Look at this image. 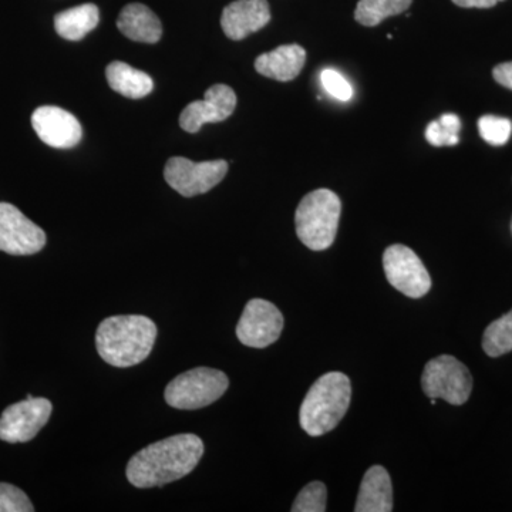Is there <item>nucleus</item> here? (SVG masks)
I'll return each mask as SVG.
<instances>
[{"mask_svg": "<svg viewBox=\"0 0 512 512\" xmlns=\"http://www.w3.org/2000/svg\"><path fill=\"white\" fill-rule=\"evenodd\" d=\"M229 387L227 375L210 367H197L175 377L165 387V402L174 409L197 410L224 396Z\"/></svg>", "mask_w": 512, "mask_h": 512, "instance_id": "obj_5", "label": "nucleus"}, {"mask_svg": "<svg viewBox=\"0 0 512 512\" xmlns=\"http://www.w3.org/2000/svg\"><path fill=\"white\" fill-rule=\"evenodd\" d=\"M284 329V316L274 303L252 299L245 306L237 326L242 345L264 349L275 343Z\"/></svg>", "mask_w": 512, "mask_h": 512, "instance_id": "obj_10", "label": "nucleus"}, {"mask_svg": "<svg viewBox=\"0 0 512 512\" xmlns=\"http://www.w3.org/2000/svg\"><path fill=\"white\" fill-rule=\"evenodd\" d=\"M483 349L490 357L512 352V311L488 325L483 336Z\"/></svg>", "mask_w": 512, "mask_h": 512, "instance_id": "obj_21", "label": "nucleus"}, {"mask_svg": "<svg viewBox=\"0 0 512 512\" xmlns=\"http://www.w3.org/2000/svg\"><path fill=\"white\" fill-rule=\"evenodd\" d=\"M28 495L12 484L0 483V512H33Z\"/></svg>", "mask_w": 512, "mask_h": 512, "instance_id": "obj_25", "label": "nucleus"}, {"mask_svg": "<svg viewBox=\"0 0 512 512\" xmlns=\"http://www.w3.org/2000/svg\"><path fill=\"white\" fill-rule=\"evenodd\" d=\"M413 0H359L355 10V19L360 25L373 28L384 19L400 15L412 6Z\"/></svg>", "mask_w": 512, "mask_h": 512, "instance_id": "obj_20", "label": "nucleus"}, {"mask_svg": "<svg viewBox=\"0 0 512 512\" xmlns=\"http://www.w3.org/2000/svg\"><path fill=\"white\" fill-rule=\"evenodd\" d=\"M305 63L306 52L302 46L284 45L256 57L255 70L262 76L285 83L295 80Z\"/></svg>", "mask_w": 512, "mask_h": 512, "instance_id": "obj_15", "label": "nucleus"}, {"mask_svg": "<svg viewBox=\"0 0 512 512\" xmlns=\"http://www.w3.org/2000/svg\"><path fill=\"white\" fill-rule=\"evenodd\" d=\"M202 456L204 443L195 434L167 437L131 457L127 464V480L137 488L170 484L192 473Z\"/></svg>", "mask_w": 512, "mask_h": 512, "instance_id": "obj_1", "label": "nucleus"}, {"mask_svg": "<svg viewBox=\"0 0 512 512\" xmlns=\"http://www.w3.org/2000/svg\"><path fill=\"white\" fill-rule=\"evenodd\" d=\"M50 400L28 394L23 402L12 404L0 417V440L26 443L35 439L52 414Z\"/></svg>", "mask_w": 512, "mask_h": 512, "instance_id": "obj_9", "label": "nucleus"}, {"mask_svg": "<svg viewBox=\"0 0 512 512\" xmlns=\"http://www.w3.org/2000/svg\"><path fill=\"white\" fill-rule=\"evenodd\" d=\"M99 20V8L93 3H84L82 6L64 10L56 15L55 29L63 39L77 42L96 29Z\"/></svg>", "mask_w": 512, "mask_h": 512, "instance_id": "obj_19", "label": "nucleus"}, {"mask_svg": "<svg viewBox=\"0 0 512 512\" xmlns=\"http://www.w3.org/2000/svg\"><path fill=\"white\" fill-rule=\"evenodd\" d=\"M451 2L460 6V8L490 9L494 8L497 3L503 2V0H451Z\"/></svg>", "mask_w": 512, "mask_h": 512, "instance_id": "obj_28", "label": "nucleus"}, {"mask_svg": "<svg viewBox=\"0 0 512 512\" xmlns=\"http://www.w3.org/2000/svg\"><path fill=\"white\" fill-rule=\"evenodd\" d=\"M117 28L134 42L157 43L163 35V26L156 13L141 3H130L121 10Z\"/></svg>", "mask_w": 512, "mask_h": 512, "instance_id": "obj_17", "label": "nucleus"}, {"mask_svg": "<svg viewBox=\"0 0 512 512\" xmlns=\"http://www.w3.org/2000/svg\"><path fill=\"white\" fill-rule=\"evenodd\" d=\"M352 399L349 377L340 372L319 377L303 400L299 423L309 436L319 437L338 427Z\"/></svg>", "mask_w": 512, "mask_h": 512, "instance_id": "obj_3", "label": "nucleus"}, {"mask_svg": "<svg viewBox=\"0 0 512 512\" xmlns=\"http://www.w3.org/2000/svg\"><path fill=\"white\" fill-rule=\"evenodd\" d=\"M421 386L430 399H443L453 406H461L470 399L473 377L466 365L456 357H434L421 376Z\"/></svg>", "mask_w": 512, "mask_h": 512, "instance_id": "obj_6", "label": "nucleus"}, {"mask_svg": "<svg viewBox=\"0 0 512 512\" xmlns=\"http://www.w3.org/2000/svg\"><path fill=\"white\" fill-rule=\"evenodd\" d=\"M478 131L484 141L491 146L500 147L508 143L512 133V123L504 117L483 116L478 120Z\"/></svg>", "mask_w": 512, "mask_h": 512, "instance_id": "obj_24", "label": "nucleus"}, {"mask_svg": "<svg viewBox=\"0 0 512 512\" xmlns=\"http://www.w3.org/2000/svg\"><path fill=\"white\" fill-rule=\"evenodd\" d=\"M157 326L143 315L111 316L100 323L96 348L104 362L120 369L133 367L150 356Z\"/></svg>", "mask_w": 512, "mask_h": 512, "instance_id": "obj_2", "label": "nucleus"}, {"mask_svg": "<svg viewBox=\"0 0 512 512\" xmlns=\"http://www.w3.org/2000/svg\"><path fill=\"white\" fill-rule=\"evenodd\" d=\"M326 501H328V490H326L325 484L320 483V481H313V483L302 488L301 493L292 505V511L325 512Z\"/></svg>", "mask_w": 512, "mask_h": 512, "instance_id": "obj_23", "label": "nucleus"}, {"mask_svg": "<svg viewBox=\"0 0 512 512\" xmlns=\"http://www.w3.org/2000/svg\"><path fill=\"white\" fill-rule=\"evenodd\" d=\"M46 245V234L15 205L0 202V251L10 255H33Z\"/></svg>", "mask_w": 512, "mask_h": 512, "instance_id": "obj_11", "label": "nucleus"}, {"mask_svg": "<svg viewBox=\"0 0 512 512\" xmlns=\"http://www.w3.org/2000/svg\"><path fill=\"white\" fill-rule=\"evenodd\" d=\"M320 82L330 96L340 101H349L353 97V89L343 74L333 69H325L320 73Z\"/></svg>", "mask_w": 512, "mask_h": 512, "instance_id": "obj_26", "label": "nucleus"}, {"mask_svg": "<svg viewBox=\"0 0 512 512\" xmlns=\"http://www.w3.org/2000/svg\"><path fill=\"white\" fill-rule=\"evenodd\" d=\"M493 76L495 82L512 90V62L498 64L494 67Z\"/></svg>", "mask_w": 512, "mask_h": 512, "instance_id": "obj_27", "label": "nucleus"}, {"mask_svg": "<svg viewBox=\"0 0 512 512\" xmlns=\"http://www.w3.org/2000/svg\"><path fill=\"white\" fill-rule=\"evenodd\" d=\"M342 202L335 192L320 188L309 192L296 208L295 227L298 238L312 251L332 247L338 234Z\"/></svg>", "mask_w": 512, "mask_h": 512, "instance_id": "obj_4", "label": "nucleus"}, {"mask_svg": "<svg viewBox=\"0 0 512 512\" xmlns=\"http://www.w3.org/2000/svg\"><path fill=\"white\" fill-rule=\"evenodd\" d=\"M461 121L456 114H443L426 128L427 141L434 147L456 146L460 138Z\"/></svg>", "mask_w": 512, "mask_h": 512, "instance_id": "obj_22", "label": "nucleus"}, {"mask_svg": "<svg viewBox=\"0 0 512 512\" xmlns=\"http://www.w3.org/2000/svg\"><path fill=\"white\" fill-rule=\"evenodd\" d=\"M271 20V9L266 0H235L229 3L221 16V26L231 40H242L264 29Z\"/></svg>", "mask_w": 512, "mask_h": 512, "instance_id": "obj_14", "label": "nucleus"}, {"mask_svg": "<svg viewBox=\"0 0 512 512\" xmlns=\"http://www.w3.org/2000/svg\"><path fill=\"white\" fill-rule=\"evenodd\" d=\"M32 126L40 140L53 148H73L82 140L79 120L60 107H39L33 113Z\"/></svg>", "mask_w": 512, "mask_h": 512, "instance_id": "obj_13", "label": "nucleus"}, {"mask_svg": "<svg viewBox=\"0 0 512 512\" xmlns=\"http://www.w3.org/2000/svg\"><path fill=\"white\" fill-rule=\"evenodd\" d=\"M393 510V487L389 473L382 466L366 471L357 495L356 512H390Z\"/></svg>", "mask_w": 512, "mask_h": 512, "instance_id": "obj_16", "label": "nucleus"}, {"mask_svg": "<svg viewBox=\"0 0 512 512\" xmlns=\"http://www.w3.org/2000/svg\"><path fill=\"white\" fill-rule=\"evenodd\" d=\"M237 94L225 84H215L205 93L204 100L192 101L180 116V126L187 133H198L204 124L221 123L234 113Z\"/></svg>", "mask_w": 512, "mask_h": 512, "instance_id": "obj_12", "label": "nucleus"}, {"mask_svg": "<svg viewBox=\"0 0 512 512\" xmlns=\"http://www.w3.org/2000/svg\"><path fill=\"white\" fill-rule=\"evenodd\" d=\"M383 268L387 281L412 299L423 298L431 288V278L419 256L404 245H392L384 251Z\"/></svg>", "mask_w": 512, "mask_h": 512, "instance_id": "obj_8", "label": "nucleus"}, {"mask_svg": "<svg viewBox=\"0 0 512 512\" xmlns=\"http://www.w3.org/2000/svg\"><path fill=\"white\" fill-rule=\"evenodd\" d=\"M228 163L224 160L194 163L184 157H173L164 168V178L173 190L183 197H195L212 190L224 180Z\"/></svg>", "mask_w": 512, "mask_h": 512, "instance_id": "obj_7", "label": "nucleus"}, {"mask_svg": "<svg viewBox=\"0 0 512 512\" xmlns=\"http://www.w3.org/2000/svg\"><path fill=\"white\" fill-rule=\"evenodd\" d=\"M106 77L111 89L128 99H143L154 89L153 79L147 73L134 69L127 63H110L106 69Z\"/></svg>", "mask_w": 512, "mask_h": 512, "instance_id": "obj_18", "label": "nucleus"}]
</instances>
